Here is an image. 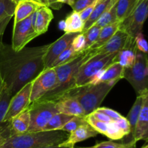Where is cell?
I'll list each match as a JSON object with an SVG mask.
<instances>
[{
	"instance_id": "2",
	"label": "cell",
	"mask_w": 148,
	"mask_h": 148,
	"mask_svg": "<svg viewBox=\"0 0 148 148\" xmlns=\"http://www.w3.org/2000/svg\"><path fill=\"white\" fill-rule=\"evenodd\" d=\"M94 55L91 49H87L79 53V55L70 62L55 67L57 75L58 83L53 90L45 94L36 101L56 102L69 94L75 88V80L78 70L81 65Z\"/></svg>"
},
{
	"instance_id": "32",
	"label": "cell",
	"mask_w": 148,
	"mask_h": 148,
	"mask_svg": "<svg viewBox=\"0 0 148 148\" xmlns=\"http://www.w3.org/2000/svg\"><path fill=\"white\" fill-rule=\"evenodd\" d=\"M101 28L96 26L95 24L92 25L89 29L83 32L85 38V49L90 47L98 38V36L101 32Z\"/></svg>"
},
{
	"instance_id": "27",
	"label": "cell",
	"mask_w": 148,
	"mask_h": 148,
	"mask_svg": "<svg viewBox=\"0 0 148 148\" xmlns=\"http://www.w3.org/2000/svg\"><path fill=\"white\" fill-rule=\"evenodd\" d=\"M74 116L58 113L53 116L46 124L43 131L61 130L63 126L73 118Z\"/></svg>"
},
{
	"instance_id": "11",
	"label": "cell",
	"mask_w": 148,
	"mask_h": 148,
	"mask_svg": "<svg viewBox=\"0 0 148 148\" xmlns=\"http://www.w3.org/2000/svg\"><path fill=\"white\" fill-rule=\"evenodd\" d=\"M124 49H137L135 40L125 30L119 28L114 36L100 48L91 49L94 55L96 54H113Z\"/></svg>"
},
{
	"instance_id": "49",
	"label": "cell",
	"mask_w": 148,
	"mask_h": 148,
	"mask_svg": "<svg viewBox=\"0 0 148 148\" xmlns=\"http://www.w3.org/2000/svg\"><path fill=\"white\" fill-rule=\"evenodd\" d=\"M3 80H2V78H1V73H0V91H1V88H2V86H3Z\"/></svg>"
},
{
	"instance_id": "31",
	"label": "cell",
	"mask_w": 148,
	"mask_h": 148,
	"mask_svg": "<svg viewBox=\"0 0 148 148\" xmlns=\"http://www.w3.org/2000/svg\"><path fill=\"white\" fill-rule=\"evenodd\" d=\"M136 143L134 140H131L127 143H116L112 141H106L96 144L92 147H84L77 148H135Z\"/></svg>"
},
{
	"instance_id": "16",
	"label": "cell",
	"mask_w": 148,
	"mask_h": 148,
	"mask_svg": "<svg viewBox=\"0 0 148 148\" xmlns=\"http://www.w3.org/2000/svg\"><path fill=\"white\" fill-rule=\"evenodd\" d=\"M98 134V132L96 131L88 123L81 125L80 126L69 133L67 139L58 146L66 148H75V145L78 142H82L90 138L95 137Z\"/></svg>"
},
{
	"instance_id": "18",
	"label": "cell",
	"mask_w": 148,
	"mask_h": 148,
	"mask_svg": "<svg viewBox=\"0 0 148 148\" xmlns=\"http://www.w3.org/2000/svg\"><path fill=\"white\" fill-rule=\"evenodd\" d=\"M53 18L51 9L48 6H43L33 14L32 25L38 36L43 34L49 29V26Z\"/></svg>"
},
{
	"instance_id": "9",
	"label": "cell",
	"mask_w": 148,
	"mask_h": 148,
	"mask_svg": "<svg viewBox=\"0 0 148 148\" xmlns=\"http://www.w3.org/2000/svg\"><path fill=\"white\" fill-rule=\"evenodd\" d=\"M58 83L57 75L54 68L44 69L32 82L30 103L39 100L53 90Z\"/></svg>"
},
{
	"instance_id": "51",
	"label": "cell",
	"mask_w": 148,
	"mask_h": 148,
	"mask_svg": "<svg viewBox=\"0 0 148 148\" xmlns=\"http://www.w3.org/2000/svg\"><path fill=\"white\" fill-rule=\"evenodd\" d=\"M38 1L39 2H40V3H42V4H45V3H44V0H38ZM45 5H46V4H45Z\"/></svg>"
},
{
	"instance_id": "6",
	"label": "cell",
	"mask_w": 148,
	"mask_h": 148,
	"mask_svg": "<svg viewBox=\"0 0 148 148\" xmlns=\"http://www.w3.org/2000/svg\"><path fill=\"white\" fill-rule=\"evenodd\" d=\"M124 78L132 86L137 96L148 90L147 54L137 50L134 63L130 68H124Z\"/></svg>"
},
{
	"instance_id": "17",
	"label": "cell",
	"mask_w": 148,
	"mask_h": 148,
	"mask_svg": "<svg viewBox=\"0 0 148 148\" xmlns=\"http://www.w3.org/2000/svg\"><path fill=\"white\" fill-rule=\"evenodd\" d=\"M56 107L59 113L78 117L86 115L77 99L70 94H66L56 102Z\"/></svg>"
},
{
	"instance_id": "7",
	"label": "cell",
	"mask_w": 148,
	"mask_h": 148,
	"mask_svg": "<svg viewBox=\"0 0 148 148\" xmlns=\"http://www.w3.org/2000/svg\"><path fill=\"white\" fill-rule=\"evenodd\" d=\"M30 112V126L27 132L41 131L49 120L59 113L56 102L35 101L27 107Z\"/></svg>"
},
{
	"instance_id": "48",
	"label": "cell",
	"mask_w": 148,
	"mask_h": 148,
	"mask_svg": "<svg viewBox=\"0 0 148 148\" xmlns=\"http://www.w3.org/2000/svg\"><path fill=\"white\" fill-rule=\"evenodd\" d=\"M39 148H66V147H62L59 146H48V147H39Z\"/></svg>"
},
{
	"instance_id": "52",
	"label": "cell",
	"mask_w": 148,
	"mask_h": 148,
	"mask_svg": "<svg viewBox=\"0 0 148 148\" xmlns=\"http://www.w3.org/2000/svg\"><path fill=\"white\" fill-rule=\"evenodd\" d=\"M142 148H148V143L147 144V145H144V146H143V147H142Z\"/></svg>"
},
{
	"instance_id": "33",
	"label": "cell",
	"mask_w": 148,
	"mask_h": 148,
	"mask_svg": "<svg viewBox=\"0 0 148 148\" xmlns=\"http://www.w3.org/2000/svg\"><path fill=\"white\" fill-rule=\"evenodd\" d=\"M84 118L90 126H92L96 131L98 132V133H101V134H103L106 136L107 130H108V123L97 120L95 118L92 116L91 113L86 115L84 117Z\"/></svg>"
},
{
	"instance_id": "19",
	"label": "cell",
	"mask_w": 148,
	"mask_h": 148,
	"mask_svg": "<svg viewBox=\"0 0 148 148\" xmlns=\"http://www.w3.org/2000/svg\"><path fill=\"white\" fill-rule=\"evenodd\" d=\"M43 6L46 5L35 0H21L19 1L14 10V24L30 17Z\"/></svg>"
},
{
	"instance_id": "12",
	"label": "cell",
	"mask_w": 148,
	"mask_h": 148,
	"mask_svg": "<svg viewBox=\"0 0 148 148\" xmlns=\"http://www.w3.org/2000/svg\"><path fill=\"white\" fill-rule=\"evenodd\" d=\"M32 82L27 83L20 91L16 93L11 99L8 110L4 119V122H9L12 118L27 108L30 104V92Z\"/></svg>"
},
{
	"instance_id": "36",
	"label": "cell",
	"mask_w": 148,
	"mask_h": 148,
	"mask_svg": "<svg viewBox=\"0 0 148 148\" xmlns=\"http://www.w3.org/2000/svg\"><path fill=\"white\" fill-rule=\"evenodd\" d=\"M85 123H88L85 121L84 117H78V116H74L71 120H69L64 126H63L61 130L64 131H66L67 133H71L73 131H75V129H77L79 126H80L81 125L85 124Z\"/></svg>"
},
{
	"instance_id": "47",
	"label": "cell",
	"mask_w": 148,
	"mask_h": 148,
	"mask_svg": "<svg viewBox=\"0 0 148 148\" xmlns=\"http://www.w3.org/2000/svg\"><path fill=\"white\" fill-rule=\"evenodd\" d=\"M58 27H59V28L61 30H64V29H65L64 20H60V21L59 22V24H58Z\"/></svg>"
},
{
	"instance_id": "30",
	"label": "cell",
	"mask_w": 148,
	"mask_h": 148,
	"mask_svg": "<svg viewBox=\"0 0 148 148\" xmlns=\"http://www.w3.org/2000/svg\"><path fill=\"white\" fill-rule=\"evenodd\" d=\"M80 52H75L73 49V48H72L70 45V46H69L67 49H65L62 53H61L60 55H59V57L56 58V60L53 62L51 68L58 67L59 66V65H64V64L70 62L71 60L75 59L77 55H79Z\"/></svg>"
},
{
	"instance_id": "45",
	"label": "cell",
	"mask_w": 148,
	"mask_h": 148,
	"mask_svg": "<svg viewBox=\"0 0 148 148\" xmlns=\"http://www.w3.org/2000/svg\"><path fill=\"white\" fill-rule=\"evenodd\" d=\"M44 3L46 6L53 10H59L62 7V4L58 3L56 0H44Z\"/></svg>"
},
{
	"instance_id": "38",
	"label": "cell",
	"mask_w": 148,
	"mask_h": 148,
	"mask_svg": "<svg viewBox=\"0 0 148 148\" xmlns=\"http://www.w3.org/2000/svg\"><path fill=\"white\" fill-rule=\"evenodd\" d=\"M135 40L136 48L140 52H143V53L147 54L148 53V43L143 35V32L140 33L138 35H137L134 39Z\"/></svg>"
},
{
	"instance_id": "40",
	"label": "cell",
	"mask_w": 148,
	"mask_h": 148,
	"mask_svg": "<svg viewBox=\"0 0 148 148\" xmlns=\"http://www.w3.org/2000/svg\"><path fill=\"white\" fill-rule=\"evenodd\" d=\"M12 135L13 133L10 127V122H6L3 126H0V145H2L10 136Z\"/></svg>"
},
{
	"instance_id": "39",
	"label": "cell",
	"mask_w": 148,
	"mask_h": 148,
	"mask_svg": "<svg viewBox=\"0 0 148 148\" xmlns=\"http://www.w3.org/2000/svg\"><path fill=\"white\" fill-rule=\"evenodd\" d=\"M99 0H75L72 8L73 11L79 12L82 10L95 4Z\"/></svg>"
},
{
	"instance_id": "8",
	"label": "cell",
	"mask_w": 148,
	"mask_h": 148,
	"mask_svg": "<svg viewBox=\"0 0 148 148\" xmlns=\"http://www.w3.org/2000/svg\"><path fill=\"white\" fill-rule=\"evenodd\" d=\"M147 17L148 0H140L131 14L121 21L120 28L135 39L137 35L143 32V26Z\"/></svg>"
},
{
	"instance_id": "53",
	"label": "cell",
	"mask_w": 148,
	"mask_h": 148,
	"mask_svg": "<svg viewBox=\"0 0 148 148\" xmlns=\"http://www.w3.org/2000/svg\"><path fill=\"white\" fill-rule=\"evenodd\" d=\"M35 1H38V0H35ZM38 2H39V1H38Z\"/></svg>"
},
{
	"instance_id": "29",
	"label": "cell",
	"mask_w": 148,
	"mask_h": 148,
	"mask_svg": "<svg viewBox=\"0 0 148 148\" xmlns=\"http://www.w3.org/2000/svg\"><path fill=\"white\" fill-rule=\"evenodd\" d=\"M116 21H119V20H117L116 4L109 10L103 14L98 18V20L95 22V24L102 28L105 26L116 23Z\"/></svg>"
},
{
	"instance_id": "24",
	"label": "cell",
	"mask_w": 148,
	"mask_h": 148,
	"mask_svg": "<svg viewBox=\"0 0 148 148\" xmlns=\"http://www.w3.org/2000/svg\"><path fill=\"white\" fill-rule=\"evenodd\" d=\"M140 0H118L116 2V16L119 21H122L134 10Z\"/></svg>"
},
{
	"instance_id": "1",
	"label": "cell",
	"mask_w": 148,
	"mask_h": 148,
	"mask_svg": "<svg viewBox=\"0 0 148 148\" xmlns=\"http://www.w3.org/2000/svg\"><path fill=\"white\" fill-rule=\"evenodd\" d=\"M49 47V44L25 46L15 52L11 45L0 40V73L12 96L45 69L43 58Z\"/></svg>"
},
{
	"instance_id": "13",
	"label": "cell",
	"mask_w": 148,
	"mask_h": 148,
	"mask_svg": "<svg viewBox=\"0 0 148 148\" xmlns=\"http://www.w3.org/2000/svg\"><path fill=\"white\" fill-rule=\"evenodd\" d=\"M79 33H65L54 42L49 44V47L44 55L45 69L51 68L53 62L61 53L70 46L74 38Z\"/></svg>"
},
{
	"instance_id": "21",
	"label": "cell",
	"mask_w": 148,
	"mask_h": 148,
	"mask_svg": "<svg viewBox=\"0 0 148 148\" xmlns=\"http://www.w3.org/2000/svg\"><path fill=\"white\" fill-rule=\"evenodd\" d=\"M30 112L27 108L12 118L9 122L13 134L26 133L30 126Z\"/></svg>"
},
{
	"instance_id": "50",
	"label": "cell",
	"mask_w": 148,
	"mask_h": 148,
	"mask_svg": "<svg viewBox=\"0 0 148 148\" xmlns=\"http://www.w3.org/2000/svg\"><path fill=\"white\" fill-rule=\"evenodd\" d=\"M12 1L13 2H14V3H15V4H17V3H18L19 1H21V0H12Z\"/></svg>"
},
{
	"instance_id": "43",
	"label": "cell",
	"mask_w": 148,
	"mask_h": 148,
	"mask_svg": "<svg viewBox=\"0 0 148 148\" xmlns=\"http://www.w3.org/2000/svg\"><path fill=\"white\" fill-rule=\"evenodd\" d=\"M91 114L92 115V116H93L94 118H95L97 120H100V121L104 122V123H110V122L113 121V120H111L108 115H106L105 113H102V112L99 111V110H95V111L91 113Z\"/></svg>"
},
{
	"instance_id": "5",
	"label": "cell",
	"mask_w": 148,
	"mask_h": 148,
	"mask_svg": "<svg viewBox=\"0 0 148 148\" xmlns=\"http://www.w3.org/2000/svg\"><path fill=\"white\" fill-rule=\"evenodd\" d=\"M118 53L96 54L84 62L77 73L75 88L90 84L99 71L116 61Z\"/></svg>"
},
{
	"instance_id": "37",
	"label": "cell",
	"mask_w": 148,
	"mask_h": 148,
	"mask_svg": "<svg viewBox=\"0 0 148 148\" xmlns=\"http://www.w3.org/2000/svg\"><path fill=\"white\" fill-rule=\"evenodd\" d=\"M71 46L77 52H80L85 50V38L83 33H78L72 41Z\"/></svg>"
},
{
	"instance_id": "44",
	"label": "cell",
	"mask_w": 148,
	"mask_h": 148,
	"mask_svg": "<svg viewBox=\"0 0 148 148\" xmlns=\"http://www.w3.org/2000/svg\"><path fill=\"white\" fill-rule=\"evenodd\" d=\"M12 17L13 16H8V17H4V18L0 20V40H1V37H2L3 34H4V30H5L7 25L10 23V20H11Z\"/></svg>"
},
{
	"instance_id": "34",
	"label": "cell",
	"mask_w": 148,
	"mask_h": 148,
	"mask_svg": "<svg viewBox=\"0 0 148 148\" xmlns=\"http://www.w3.org/2000/svg\"><path fill=\"white\" fill-rule=\"evenodd\" d=\"M106 136L112 140H118L121 139L127 135L120 129L116 120H113L108 123V130Z\"/></svg>"
},
{
	"instance_id": "46",
	"label": "cell",
	"mask_w": 148,
	"mask_h": 148,
	"mask_svg": "<svg viewBox=\"0 0 148 148\" xmlns=\"http://www.w3.org/2000/svg\"><path fill=\"white\" fill-rule=\"evenodd\" d=\"M56 1H57L58 3H59V4H66L69 5L70 7H72V6L73 5L75 0H56Z\"/></svg>"
},
{
	"instance_id": "42",
	"label": "cell",
	"mask_w": 148,
	"mask_h": 148,
	"mask_svg": "<svg viewBox=\"0 0 148 148\" xmlns=\"http://www.w3.org/2000/svg\"><path fill=\"white\" fill-rule=\"evenodd\" d=\"M97 2H98V1H97ZM97 2L95 3V4H92V5L89 6V7H86V8L84 9V10H82V11H80L79 12V16H80L82 21L84 22V23H85V22H86L87 20H88V19L89 18L90 16L91 15L92 11L94 10V8H95V5H96Z\"/></svg>"
},
{
	"instance_id": "25",
	"label": "cell",
	"mask_w": 148,
	"mask_h": 148,
	"mask_svg": "<svg viewBox=\"0 0 148 148\" xmlns=\"http://www.w3.org/2000/svg\"><path fill=\"white\" fill-rule=\"evenodd\" d=\"M11 91L9 87L3 83L2 88L0 91V126L4 124V119L8 110L10 101L12 97Z\"/></svg>"
},
{
	"instance_id": "28",
	"label": "cell",
	"mask_w": 148,
	"mask_h": 148,
	"mask_svg": "<svg viewBox=\"0 0 148 148\" xmlns=\"http://www.w3.org/2000/svg\"><path fill=\"white\" fill-rule=\"evenodd\" d=\"M137 50V49H124L120 51L116 62H118L124 68L132 66L135 62Z\"/></svg>"
},
{
	"instance_id": "3",
	"label": "cell",
	"mask_w": 148,
	"mask_h": 148,
	"mask_svg": "<svg viewBox=\"0 0 148 148\" xmlns=\"http://www.w3.org/2000/svg\"><path fill=\"white\" fill-rule=\"evenodd\" d=\"M69 133L62 130L26 132L10 136L0 148H39L57 146L66 140Z\"/></svg>"
},
{
	"instance_id": "4",
	"label": "cell",
	"mask_w": 148,
	"mask_h": 148,
	"mask_svg": "<svg viewBox=\"0 0 148 148\" xmlns=\"http://www.w3.org/2000/svg\"><path fill=\"white\" fill-rule=\"evenodd\" d=\"M116 84V82L88 84L75 88L68 94L76 97L85 114L88 115L100 107L104 99Z\"/></svg>"
},
{
	"instance_id": "22",
	"label": "cell",
	"mask_w": 148,
	"mask_h": 148,
	"mask_svg": "<svg viewBox=\"0 0 148 148\" xmlns=\"http://www.w3.org/2000/svg\"><path fill=\"white\" fill-rule=\"evenodd\" d=\"M121 21H116V23H112V24L108 25V26L102 28L96 41L90 47L88 48V49H98V48H100L103 45L105 44L114 36V33L119 29L120 26H121Z\"/></svg>"
},
{
	"instance_id": "14",
	"label": "cell",
	"mask_w": 148,
	"mask_h": 148,
	"mask_svg": "<svg viewBox=\"0 0 148 148\" xmlns=\"http://www.w3.org/2000/svg\"><path fill=\"white\" fill-rule=\"evenodd\" d=\"M141 95L143 97V106L132 140L135 142L144 140L148 143V90Z\"/></svg>"
},
{
	"instance_id": "20",
	"label": "cell",
	"mask_w": 148,
	"mask_h": 148,
	"mask_svg": "<svg viewBox=\"0 0 148 148\" xmlns=\"http://www.w3.org/2000/svg\"><path fill=\"white\" fill-rule=\"evenodd\" d=\"M117 1L118 0H99L97 2L91 15L84 23V29L82 33L89 29L92 25L95 24V22L103 14L109 10L113 6L116 4Z\"/></svg>"
},
{
	"instance_id": "41",
	"label": "cell",
	"mask_w": 148,
	"mask_h": 148,
	"mask_svg": "<svg viewBox=\"0 0 148 148\" xmlns=\"http://www.w3.org/2000/svg\"><path fill=\"white\" fill-rule=\"evenodd\" d=\"M96 110L105 113V114L106 115H108L112 120H117L118 119H119L120 118L122 117V115H121L120 113H119L118 112L115 111V110H112V109L111 108H108V107H98Z\"/></svg>"
},
{
	"instance_id": "35",
	"label": "cell",
	"mask_w": 148,
	"mask_h": 148,
	"mask_svg": "<svg viewBox=\"0 0 148 148\" xmlns=\"http://www.w3.org/2000/svg\"><path fill=\"white\" fill-rule=\"evenodd\" d=\"M16 4L12 0H0V20L8 16H14Z\"/></svg>"
},
{
	"instance_id": "23",
	"label": "cell",
	"mask_w": 148,
	"mask_h": 148,
	"mask_svg": "<svg viewBox=\"0 0 148 148\" xmlns=\"http://www.w3.org/2000/svg\"><path fill=\"white\" fill-rule=\"evenodd\" d=\"M64 33H82L84 29V22L81 19L79 12L72 11L68 15L64 20Z\"/></svg>"
},
{
	"instance_id": "10",
	"label": "cell",
	"mask_w": 148,
	"mask_h": 148,
	"mask_svg": "<svg viewBox=\"0 0 148 148\" xmlns=\"http://www.w3.org/2000/svg\"><path fill=\"white\" fill-rule=\"evenodd\" d=\"M33 15L13 25L11 46L15 52H19L38 36L32 25Z\"/></svg>"
},
{
	"instance_id": "15",
	"label": "cell",
	"mask_w": 148,
	"mask_h": 148,
	"mask_svg": "<svg viewBox=\"0 0 148 148\" xmlns=\"http://www.w3.org/2000/svg\"><path fill=\"white\" fill-rule=\"evenodd\" d=\"M124 68L118 62H114L107 68L99 71L90 84H97L99 83H118L124 78Z\"/></svg>"
},
{
	"instance_id": "26",
	"label": "cell",
	"mask_w": 148,
	"mask_h": 148,
	"mask_svg": "<svg viewBox=\"0 0 148 148\" xmlns=\"http://www.w3.org/2000/svg\"><path fill=\"white\" fill-rule=\"evenodd\" d=\"M142 106H143V97L140 94L137 97L135 102L133 104L132 107L130 109V112L127 116V119L130 125V129H131V133H130L132 134V136L134 130H135Z\"/></svg>"
}]
</instances>
